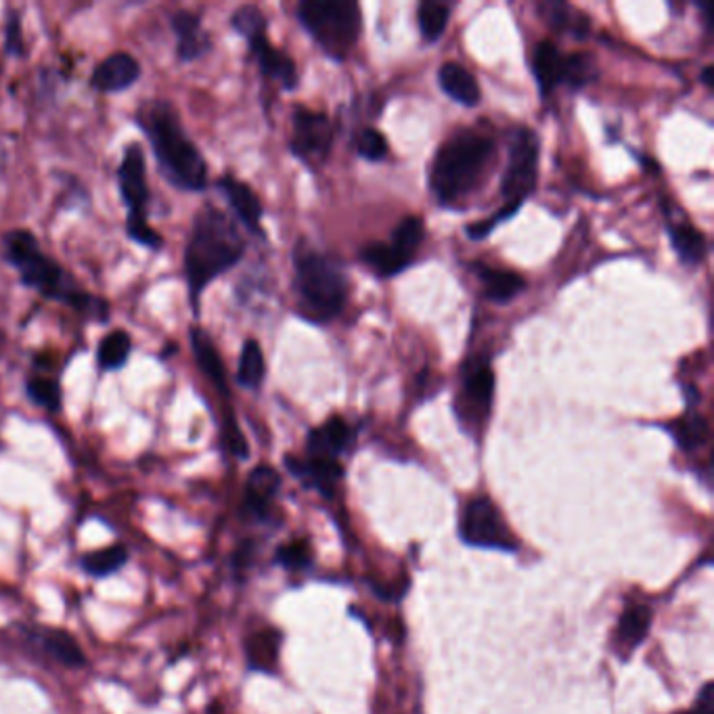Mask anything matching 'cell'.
<instances>
[{"label": "cell", "instance_id": "cell-23", "mask_svg": "<svg viewBox=\"0 0 714 714\" xmlns=\"http://www.w3.org/2000/svg\"><path fill=\"white\" fill-rule=\"evenodd\" d=\"M532 72L539 80L542 95H551L563 83V55L556 43L542 41L532 55Z\"/></svg>", "mask_w": 714, "mask_h": 714}, {"label": "cell", "instance_id": "cell-10", "mask_svg": "<svg viewBox=\"0 0 714 714\" xmlns=\"http://www.w3.org/2000/svg\"><path fill=\"white\" fill-rule=\"evenodd\" d=\"M333 145V129L325 113L308 108L294 111L292 152L310 166L323 164Z\"/></svg>", "mask_w": 714, "mask_h": 714}, {"label": "cell", "instance_id": "cell-24", "mask_svg": "<svg viewBox=\"0 0 714 714\" xmlns=\"http://www.w3.org/2000/svg\"><path fill=\"white\" fill-rule=\"evenodd\" d=\"M279 649H282V635L275 628H264L254 633L245 644L250 669L260 672L277 671Z\"/></svg>", "mask_w": 714, "mask_h": 714}, {"label": "cell", "instance_id": "cell-6", "mask_svg": "<svg viewBox=\"0 0 714 714\" xmlns=\"http://www.w3.org/2000/svg\"><path fill=\"white\" fill-rule=\"evenodd\" d=\"M298 20L333 59H344L363 30L361 9L352 0H304Z\"/></svg>", "mask_w": 714, "mask_h": 714}, {"label": "cell", "instance_id": "cell-25", "mask_svg": "<svg viewBox=\"0 0 714 714\" xmlns=\"http://www.w3.org/2000/svg\"><path fill=\"white\" fill-rule=\"evenodd\" d=\"M476 273L484 285V296L493 303H509L526 287L524 277H519L518 273L512 271H501V268L480 264L476 266Z\"/></svg>", "mask_w": 714, "mask_h": 714}, {"label": "cell", "instance_id": "cell-15", "mask_svg": "<svg viewBox=\"0 0 714 714\" xmlns=\"http://www.w3.org/2000/svg\"><path fill=\"white\" fill-rule=\"evenodd\" d=\"M649 627H651V609L646 604H630L625 607L614 635L616 653L627 660L628 656L646 641Z\"/></svg>", "mask_w": 714, "mask_h": 714}, {"label": "cell", "instance_id": "cell-21", "mask_svg": "<svg viewBox=\"0 0 714 714\" xmlns=\"http://www.w3.org/2000/svg\"><path fill=\"white\" fill-rule=\"evenodd\" d=\"M463 396H465V411L472 415H486L491 409V400L495 394V373L486 363H477L476 367L465 371L463 380Z\"/></svg>", "mask_w": 714, "mask_h": 714}, {"label": "cell", "instance_id": "cell-26", "mask_svg": "<svg viewBox=\"0 0 714 714\" xmlns=\"http://www.w3.org/2000/svg\"><path fill=\"white\" fill-rule=\"evenodd\" d=\"M539 11H541V18L545 22L549 23L553 30H560V32H568L576 39H584L586 32H589V18L576 11L572 4H565V2H556V0H545L539 4Z\"/></svg>", "mask_w": 714, "mask_h": 714}, {"label": "cell", "instance_id": "cell-36", "mask_svg": "<svg viewBox=\"0 0 714 714\" xmlns=\"http://www.w3.org/2000/svg\"><path fill=\"white\" fill-rule=\"evenodd\" d=\"M28 396L32 403L41 405L46 411H59L62 409V388L57 382L46 377H30L28 380Z\"/></svg>", "mask_w": 714, "mask_h": 714}, {"label": "cell", "instance_id": "cell-39", "mask_svg": "<svg viewBox=\"0 0 714 714\" xmlns=\"http://www.w3.org/2000/svg\"><path fill=\"white\" fill-rule=\"evenodd\" d=\"M277 562L287 570H304L310 563V549L304 541L289 542L277 551Z\"/></svg>", "mask_w": 714, "mask_h": 714}, {"label": "cell", "instance_id": "cell-16", "mask_svg": "<svg viewBox=\"0 0 714 714\" xmlns=\"http://www.w3.org/2000/svg\"><path fill=\"white\" fill-rule=\"evenodd\" d=\"M350 440H352V432H350L347 421L340 417H331L329 421H325L323 426H319L308 433V442H306L308 457L336 461L338 454L347 451Z\"/></svg>", "mask_w": 714, "mask_h": 714}, {"label": "cell", "instance_id": "cell-20", "mask_svg": "<svg viewBox=\"0 0 714 714\" xmlns=\"http://www.w3.org/2000/svg\"><path fill=\"white\" fill-rule=\"evenodd\" d=\"M34 641H39V646L51 656L55 658L59 664L69 667V669H83L87 664V658L83 653V649L78 646V641L65 633L62 628H44V630H34Z\"/></svg>", "mask_w": 714, "mask_h": 714}, {"label": "cell", "instance_id": "cell-13", "mask_svg": "<svg viewBox=\"0 0 714 714\" xmlns=\"http://www.w3.org/2000/svg\"><path fill=\"white\" fill-rule=\"evenodd\" d=\"M217 185L218 191L227 197L229 206L243 222V227L250 233L262 238V204H260L259 195L254 194V189L231 174L220 176Z\"/></svg>", "mask_w": 714, "mask_h": 714}, {"label": "cell", "instance_id": "cell-17", "mask_svg": "<svg viewBox=\"0 0 714 714\" xmlns=\"http://www.w3.org/2000/svg\"><path fill=\"white\" fill-rule=\"evenodd\" d=\"M282 477L279 474L268 468V465H259L245 484V512L252 514L254 518H266L271 512V505L279 493Z\"/></svg>", "mask_w": 714, "mask_h": 714}, {"label": "cell", "instance_id": "cell-42", "mask_svg": "<svg viewBox=\"0 0 714 714\" xmlns=\"http://www.w3.org/2000/svg\"><path fill=\"white\" fill-rule=\"evenodd\" d=\"M702 83L704 87L713 88L714 87V67L713 65H706L704 72H702Z\"/></svg>", "mask_w": 714, "mask_h": 714}, {"label": "cell", "instance_id": "cell-19", "mask_svg": "<svg viewBox=\"0 0 714 714\" xmlns=\"http://www.w3.org/2000/svg\"><path fill=\"white\" fill-rule=\"evenodd\" d=\"M191 347H194V356L199 371L215 384L218 392L229 396V384H227V371H224L222 356L206 329H201V327L191 329Z\"/></svg>", "mask_w": 714, "mask_h": 714}, {"label": "cell", "instance_id": "cell-28", "mask_svg": "<svg viewBox=\"0 0 714 714\" xmlns=\"http://www.w3.org/2000/svg\"><path fill=\"white\" fill-rule=\"evenodd\" d=\"M669 235H671L672 248H674L677 256L683 260L688 266H695L706 259V252H708L706 238L697 229H693L692 224H688V222L671 224Z\"/></svg>", "mask_w": 714, "mask_h": 714}, {"label": "cell", "instance_id": "cell-40", "mask_svg": "<svg viewBox=\"0 0 714 714\" xmlns=\"http://www.w3.org/2000/svg\"><path fill=\"white\" fill-rule=\"evenodd\" d=\"M222 440H224V447H227L231 453L235 454V457H239V459H245V457H248V442H245L243 433L239 432L238 424L233 421L231 415L224 419Z\"/></svg>", "mask_w": 714, "mask_h": 714}, {"label": "cell", "instance_id": "cell-1", "mask_svg": "<svg viewBox=\"0 0 714 714\" xmlns=\"http://www.w3.org/2000/svg\"><path fill=\"white\" fill-rule=\"evenodd\" d=\"M134 122L147 136L160 173L173 187L189 194H199L208 187V162L187 134L171 101H145L136 109Z\"/></svg>", "mask_w": 714, "mask_h": 714}, {"label": "cell", "instance_id": "cell-38", "mask_svg": "<svg viewBox=\"0 0 714 714\" xmlns=\"http://www.w3.org/2000/svg\"><path fill=\"white\" fill-rule=\"evenodd\" d=\"M4 48L13 57H23L25 55V44H23L22 18L11 11L4 22Z\"/></svg>", "mask_w": 714, "mask_h": 714}, {"label": "cell", "instance_id": "cell-41", "mask_svg": "<svg viewBox=\"0 0 714 714\" xmlns=\"http://www.w3.org/2000/svg\"><path fill=\"white\" fill-rule=\"evenodd\" d=\"M685 714H714V685L713 683H706L702 688V692L697 695L695 704L692 706V711H688Z\"/></svg>", "mask_w": 714, "mask_h": 714}, {"label": "cell", "instance_id": "cell-34", "mask_svg": "<svg viewBox=\"0 0 714 714\" xmlns=\"http://www.w3.org/2000/svg\"><path fill=\"white\" fill-rule=\"evenodd\" d=\"M595 64L589 55H563V83L572 88H583L595 78Z\"/></svg>", "mask_w": 714, "mask_h": 714}, {"label": "cell", "instance_id": "cell-22", "mask_svg": "<svg viewBox=\"0 0 714 714\" xmlns=\"http://www.w3.org/2000/svg\"><path fill=\"white\" fill-rule=\"evenodd\" d=\"M438 83L442 90L454 99L457 103L461 106H468V108H474L477 101H480V87H477V80L474 78V74L463 67V65L454 64H444L440 65V72H438Z\"/></svg>", "mask_w": 714, "mask_h": 714}, {"label": "cell", "instance_id": "cell-3", "mask_svg": "<svg viewBox=\"0 0 714 714\" xmlns=\"http://www.w3.org/2000/svg\"><path fill=\"white\" fill-rule=\"evenodd\" d=\"M243 254L245 241L235 220L215 204L199 208L185 245V279L195 312L208 285L233 268Z\"/></svg>", "mask_w": 714, "mask_h": 714}, {"label": "cell", "instance_id": "cell-12", "mask_svg": "<svg viewBox=\"0 0 714 714\" xmlns=\"http://www.w3.org/2000/svg\"><path fill=\"white\" fill-rule=\"evenodd\" d=\"M141 78V64L130 53H111L95 67L90 85L99 92H122L129 90Z\"/></svg>", "mask_w": 714, "mask_h": 714}, {"label": "cell", "instance_id": "cell-32", "mask_svg": "<svg viewBox=\"0 0 714 714\" xmlns=\"http://www.w3.org/2000/svg\"><path fill=\"white\" fill-rule=\"evenodd\" d=\"M449 7L444 2H438V0H424L417 9V22H419V30L424 34V39L428 43H433L438 41L447 25H449Z\"/></svg>", "mask_w": 714, "mask_h": 714}, {"label": "cell", "instance_id": "cell-5", "mask_svg": "<svg viewBox=\"0 0 714 714\" xmlns=\"http://www.w3.org/2000/svg\"><path fill=\"white\" fill-rule=\"evenodd\" d=\"M294 289L298 310L308 321L325 323L338 317L347 303L348 283L342 268L315 250L296 254Z\"/></svg>", "mask_w": 714, "mask_h": 714}, {"label": "cell", "instance_id": "cell-7", "mask_svg": "<svg viewBox=\"0 0 714 714\" xmlns=\"http://www.w3.org/2000/svg\"><path fill=\"white\" fill-rule=\"evenodd\" d=\"M118 185L122 201L127 204L129 220L127 231L132 241L147 250H160L164 245L162 235L150 224V201L152 191L147 185V162L141 145L130 143L118 166Z\"/></svg>", "mask_w": 714, "mask_h": 714}, {"label": "cell", "instance_id": "cell-29", "mask_svg": "<svg viewBox=\"0 0 714 714\" xmlns=\"http://www.w3.org/2000/svg\"><path fill=\"white\" fill-rule=\"evenodd\" d=\"M130 352H132V340L129 331H111L101 342L97 350V365L101 371H116L122 369L129 363Z\"/></svg>", "mask_w": 714, "mask_h": 714}, {"label": "cell", "instance_id": "cell-4", "mask_svg": "<svg viewBox=\"0 0 714 714\" xmlns=\"http://www.w3.org/2000/svg\"><path fill=\"white\" fill-rule=\"evenodd\" d=\"M495 157L493 139L477 132H459L433 157L430 187L442 204L476 191Z\"/></svg>", "mask_w": 714, "mask_h": 714}, {"label": "cell", "instance_id": "cell-11", "mask_svg": "<svg viewBox=\"0 0 714 714\" xmlns=\"http://www.w3.org/2000/svg\"><path fill=\"white\" fill-rule=\"evenodd\" d=\"M245 41L250 44V51L256 57L260 69L266 78L277 80L283 88H294L298 85L296 64L289 59V55H285L279 48H275L273 44L268 43L266 28L245 36Z\"/></svg>", "mask_w": 714, "mask_h": 714}, {"label": "cell", "instance_id": "cell-18", "mask_svg": "<svg viewBox=\"0 0 714 714\" xmlns=\"http://www.w3.org/2000/svg\"><path fill=\"white\" fill-rule=\"evenodd\" d=\"M289 472L294 476L300 477L304 480L308 486L321 491L325 497H329L336 488V484L340 482L342 477V468L338 461H329V459H312L308 457L306 461H300V459H292L287 457L285 459Z\"/></svg>", "mask_w": 714, "mask_h": 714}, {"label": "cell", "instance_id": "cell-14", "mask_svg": "<svg viewBox=\"0 0 714 714\" xmlns=\"http://www.w3.org/2000/svg\"><path fill=\"white\" fill-rule=\"evenodd\" d=\"M171 23H173L174 34H176V53H178L180 62L191 64L210 51L212 41L206 34V30L201 25V18L197 13L180 9L174 13Z\"/></svg>", "mask_w": 714, "mask_h": 714}, {"label": "cell", "instance_id": "cell-33", "mask_svg": "<svg viewBox=\"0 0 714 714\" xmlns=\"http://www.w3.org/2000/svg\"><path fill=\"white\" fill-rule=\"evenodd\" d=\"M129 560V551L124 545H111L108 549H99L95 553H88L83 558V565L90 576L103 579L120 570Z\"/></svg>", "mask_w": 714, "mask_h": 714}, {"label": "cell", "instance_id": "cell-27", "mask_svg": "<svg viewBox=\"0 0 714 714\" xmlns=\"http://www.w3.org/2000/svg\"><path fill=\"white\" fill-rule=\"evenodd\" d=\"M361 259L365 260L380 277H392V275L403 273L413 260L409 254L398 250L392 241L389 243H371L361 252Z\"/></svg>", "mask_w": 714, "mask_h": 714}, {"label": "cell", "instance_id": "cell-35", "mask_svg": "<svg viewBox=\"0 0 714 714\" xmlns=\"http://www.w3.org/2000/svg\"><path fill=\"white\" fill-rule=\"evenodd\" d=\"M424 233H426V227H424V220L419 217H407L400 220V224L394 229L392 233V243L403 250L405 254H409L411 259H415L417 254V248L419 243L424 241Z\"/></svg>", "mask_w": 714, "mask_h": 714}, {"label": "cell", "instance_id": "cell-8", "mask_svg": "<svg viewBox=\"0 0 714 714\" xmlns=\"http://www.w3.org/2000/svg\"><path fill=\"white\" fill-rule=\"evenodd\" d=\"M459 537L470 547L480 549H498L514 553L519 545L512 530L507 528L497 505L488 497H476L468 501L461 514Z\"/></svg>", "mask_w": 714, "mask_h": 714}, {"label": "cell", "instance_id": "cell-30", "mask_svg": "<svg viewBox=\"0 0 714 714\" xmlns=\"http://www.w3.org/2000/svg\"><path fill=\"white\" fill-rule=\"evenodd\" d=\"M266 375L264 354L256 340H248L239 354L238 384L248 389L260 388Z\"/></svg>", "mask_w": 714, "mask_h": 714}, {"label": "cell", "instance_id": "cell-2", "mask_svg": "<svg viewBox=\"0 0 714 714\" xmlns=\"http://www.w3.org/2000/svg\"><path fill=\"white\" fill-rule=\"evenodd\" d=\"M2 254L20 273L23 285L36 289L41 296L65 304L88 319L106 323L109 306L106 300L92 296L80 287L64 266L48 254H44L39 239L25 229L9 231L2 238Z\"/></svg>", "mask_w": 714, "mask_h": 714}, {"label": "cell", "instance_id": "cell-9", "mask_svg": "<svg viewBox=\"0 0 714 714\" xmlns=\"http://www.w3.org/2000/svg\"><path fill=\"white\" fill-rule=\"evenodd\" d=\"M539 174V141L535 132L516 129L509 136V160L501 178V195L507 204L521 206V201L535 191Z\"/></svg>", "mask_w": 714, "mask_h": 714}, {"label": "cell", "instance_id": "cell-31", "mask_svg": "<svg viewBox=\"0 0 714 714\" xmlns=\"http://www.w3.org/2000/svg\"><path fill=\"white\" fill-rule=\"evenodd\" d=\"M669 432L683 451H695L708 440L711 430L702 415H685L669 426Z\"/></svg>", "mask_w": 714, "mask_h": 714}, {"label": "cell", "instance_id": "cell-37", "mask_svg": "<svg viewBox=\"0 0 714 714\" xmlns=\"http://www.w3.org/2000/svg\"><path fill=\"white\" fill-rule=\"evenodd\" d=\"M356 147H359V153L365 160L380 162L388 153V141H386V136L380 130L365 129L359 134V139H356Z\"/></svg>", "mask_w": 714, "mask_h": 714}]
</instances>
